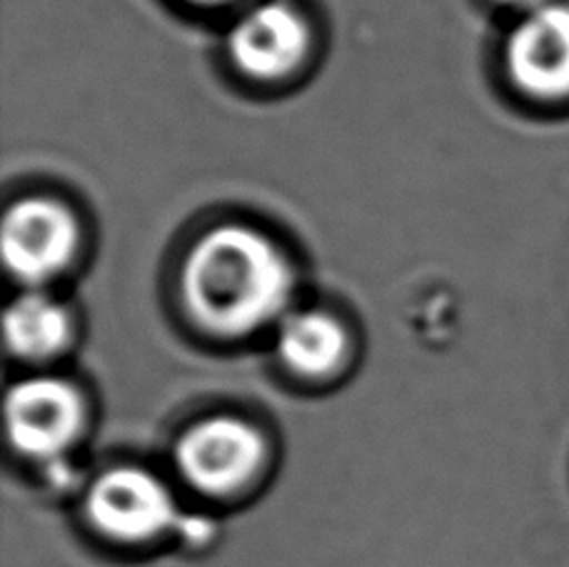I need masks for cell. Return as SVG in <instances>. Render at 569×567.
<instances>
[{
    "label": "cell",
    "instance_id": "obj_1",
    "mask_svg": "<svg viewBox=\"0 0 569 567\" xmlns=\"http://www.w3.org/2000/svg\"><path fill=\"white\" fill-rule=\"evenodd\" d=\"M298 270L268 232L222 222L192 240L180 266L182 308L216 338H248L292 310Z\"/></svg>",
    "mask_w": 569,
    "mask_h": 567
},
{
    "label": "cell",
    "instance_id": "obj_2",
    "mask_svg": "<svg viewBox=\"0 0 569 567\" xmlns=\"http://www.w3.org/2000/svg\"><path fill=\"white\" fill-rule=\"evenodd\" d=\"M83 246L78 216L63 200L28 196L6 210L0 248L10 278L23 288H48L76 266Z\"/></svg>",
    "mask_w": 569,
    "mask_h": 567
},
{
    "label": "cell",
    "instance_id": "obj_3",
    "mask_svg": "<svg viewBox=\"0 0 569 567\" xmlns=\"http://www.w3.org/2000/svg\"><path fill=\"white\" fill-rule=\"evenodd\" d=\"M226 50L232 68L256 83H282L300 73L312 50V28L288 0H260L230 26Z\"/></svg>",
    "mask_w": 569,
    "mask_h": 567
},
{
    "label": "cell",
    "instance_id": "obj_4",
    "mask_svg": "<svg viewBox=\"0 0 569 567\" xmlns=\"http://www.w3.org/2000/svg\"><path fill=\"white\" fill-rule=\"evenodd\" d=\"M505 70L522 96L545 103L569 98V3L547 0L522 13L505 40Z\"/></svg>",
    "mask_w": 569,
    "mask_h": 567
},
{
    "label": "cell",
    "instance_id": "obj_5",
    "mask_svg": "<svg viewBox=\"0 0 569 567\" xmlns=\"http://www.w3.org/2000/svg\"><path fill=\"white\" fill-rule=\"evenodd\" d=\"M266 445L252 425L212 418L192 425L178 442V468L186 480L208 495L240 490L260 470Z\"/></svg>",
    "mask_w": 569,
    "mask_h": 567
},
{
    "label": "cell",
    "instance_id": "obj_6",
    "mask_svg": "<svg viewBox=\"0 0 569 567\" xmlns=\"http://www.w3.org/2000/svg\"><path fill=\"white\" fill-rule=\"evenodd\" d=\"M96 528L120 543H146L176 523V503L156 475L118 468L98 478L88 495Z\"/></svg>",
    "mask_w": 569,
    "mask_h": 567
},
{
    "label": "cell",
    "instance_id": "obj_7",
    "mask_svg": "<svg viewBox=\"0 0 569 567\" xmlns=\"http://www.w3.org/2000/svg\"><path fill=\"white\" fill-rule=\"evenodd\" d=\"M8 435L30 458H53L76 440L83 425V400L60 378H30L8 392Z\"/></svg>",
    "mask_w": 569,
    "mask_h": 567
},
{
    "label": "cell",
    "instance_id": "obj_8",
    "mask_svg": "<svg viewBox=\"0 0 569 567\" xmlns=\"http://www.w3.org/2000/svg\"><path fill=\"white\" fill-rule=\"evenodd\" d=\"M280 360L302 378H325L348 356V330L328 310H290L276 326Z\"/></svg>",
    "mask_w": 569,
    "mask_h": 567
},
{
    "label": "cell",
    "instance_id": "obj_9",
    "mask_svg": "<svg viewBox=\"0 0 569 567\" xmlns=\"http://www.w3.org/2000/svg\"><path fill=\"white\" fill-rule=\"evenodd\" d=\"M6 346L18 360L43 362L63 352L73 338L70 310L46 288H26L3 320Z\"/></svg>",
    "mask_w": 569,
    "mask_h": 567
},
{
    "label": "cell",
    "instance_id": "obj_10",
    "mask_svg": "<svg viewBox=\"0 0 569 567\" xmlns=\"http://www.w3.org/2000/svg\"><path fill=\"white\" fill-rule=\"evenodd\" d=\"M497 3L510 8V10H517V13L522 16V13H530V10H535V8L545 6L547 0H497Z\"/></svg>",
    "mask_w": 569,
    "mask_h": 567
},
{
    "label": "cell",
    "instance_id": "obj_11",
    "mask_svg": "<svg viewBox=\"0 0 569 567\" xmlns=\"http://www.w3.org/2000/svg\"><path fill=\"white\" fill-rule=\"evenodd\" d=\"M190 6H198V8H226V6H236L240 0H186Z\"/></svg>",
    "mask_w": 569,
    "mask_h": 567
}]
</instances>
